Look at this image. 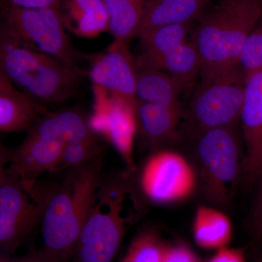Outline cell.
Returning <instances> with one entry per match:
<instances>
[{"instance_id":"cell-12","label":"cell","mask_w":262,"mask_h":262,"mask_svg":"<svg viewBox=\"0 0 262 262\" xmlns=\"http://www.w3.org/2000/svg\"><path fill=\"white\" fill-rule=\"evenodd\" d=\"M241 120L246 146L243 171L246 182L251 184L262 172V69L246 76Z\"/></svg>"},{"instance_id":"cell-13","label":"cell","mask_w":262,"mask_h":262,"mask_svg":"<svg viewBox=\"0 0 262 262\" xmlns=\"http://www.w3.org/2000/svg\"><path fill=\"white\" fill-rule=\"evenodd\" d=\"M65 145L28 135L13 151H2L1 160L24 179L37 181L42 173H51Z\"/></svg>"},{"instance_id":"cell-9","label":"cell","mask_w":262,"mask_h":262,"mask_svg":"<svg viewBox=\"0 0 262 262\" xmlns=\"http://www.w3.org/2000/svg\"><path fill=\"white\" fill-rule=\"evenodd\" d=\"M192 165L176 151H160L147 160L141 175V187L150 201L168 204L187 199L196 187Z\"/></svg>"},{"instance_id":"cell-7","label":"cell","mask_w":262,"mask_h":262,"mask_svg":"<svg viewBox=\"0 0 262 262\" xmlns=\"http://www.w3.org/2000/svg\"><path fill=\"white\" fill-rule=\"evenodd\" d=\"M246 75L236 67L211 77H201L191 102L193 121L201 132L234 126L241 120Z\"/></svg>"},{"instance_id":"cell-24","label":"cell","mask_w":262,"mask_h":262,"mask_svg":"<svg viewBox=\"0 0 262 262\" xmlns=\"http://www.w3.org/2000/svg\"><path fill=\"white\" fill-rule=\"evenodd\" d=\"M103 147L96 136L66 144L61 156L51 173H56L80 166L102 155Z\"/></svg>"},{"instance_id":"cell-10","label":"cell","mask_w":262,"mask_h":262,"mask_svg":"<svg viewBox=\"0 0 262 262\" xmlns=\"http://www.w3.org/2000/svg\"><path fill=\"white\" fill-rule=\"evenodd\" d=\"M94 87L98 99L89 120L90 128L95 135L103 136L111 143L131 169L134 166V136L137 131L136 106Z\"/></svg>"},{"instance_id":"cell-23","label":"cell","mask_w":262,"mask_h":262,"mask_svg":"<svg viewBox=\"0 0 262 262\" xmlns=\"http://www.w3.org/2000/svg\"><path fill=\"white\" fill-rule=\"evenodd\" d=\"M153 70L170 76L184 89L192 84L198 75H201V56L191 40L167 55Z\"/></svg>"},{"instance_id":"cell-26","label":"cell","mask_w":262,"mask_h":262,"mask_svg":"<svg viewBox=\"0 0 262 262\" xmlns=\"http://www.w3.org/2000/svg\"><path fill=\"white\" fill-rule=\"evenodd\" d=\"M258 2L261 6V16L248 37L239 62V67L246 76L262 69V0Z\"/></svg>"},{"instance_id":"cell-22","label":"cell","mask_w":262,"mask_h":262,"mask_svg":"<svg viewBox=\"0 0 262 262\" xmlns=\"http://www.w3.org/2000/svg\"><path fill=\"white\" fill-rule=\"evenodd\" d=\"M114 40L130 42L136 37L144 15L146 0H103Z\"/></svg>"},{"instance_id":"cell-33","label":"cell","mask_w":262,"mask_h":262,"mask_svg":"<svg viewBox=\"0 0 262 262\" xmlns=\"http://www.w3.org/2000/svg\"><path fill=\"white\" fill-rule=\"evenodd\" d=\"M207 1H208V0H207Z\"/></svg>"},{"instance_id":"cell-14","label":"cell","mask_w":262,"mask_h":262,"mask_svg":"<svg viewBox=\"0 0 262 262\" xmlns=\"http://www.w3.org/2000/svg\"><path fill=\"white\" fill-rule=\"evenodd\" d=\"M44 106L21 92L0 72V131H29L41 117L48 114Z\"/></svg>"},{"instance_id":"cell-32","label":"cell","mask_w":262,"mask_h":262,"mask_svg":"<svg viewBox=\"0 0 262 262\" xmlns=\"http://www.w3.org/2000/svg\"><path fill=\"white\" fill-rule=\"evenodd\" d=\"M254 262H262V256L258 257Z\"/></svg>"},{"instance_id":"cell-4","label":"cell","mask_w":262,"mask_h":262,"mask_svg":"<svg viewBox=\"0 0 262 262\" xmlns=\"http://www.w3.org/2000/svg\"><path fill=\"white\" fill-rule=\"evenodd\" d=\"M0 72L35 101L60 103L75 94L83 72L1 30Z\"/></svg>"},{"instance_id":"cell-6","label":"cell","mask_w":262,"mask_h":262,"mask_svg":"<svg viewBox=\"0 0 262 262\" xmlns=\"http://www.w3.org/2000/svg\"><path fill=\"white\" fill-rule=\"evenodd\" d=\"M234 127L202 131L196 146L205 194L221 204L233 195L243 168L239 139Z\"/></svg>"},{"instance_id":"cell-16","label":"cell","mask_w":262,"mask_h":262,"mask_svg":"<svg viewBox=\"0 0 262 262\" xmlns=\"http://www.w3.org/2000/svg\"><path fill=\"white\" fill-rule=\"evenodd\" d=\"M207 0H149L136 37L159 27L174 24H190L203 13Z\"/></svg>"},{"instance_id":"cell-27","label":"cell","mask_w":262,"mask_h":262,"mask_svg":"<svg viewBox=\"0 0 262 262\" xmlns=\"http://www.w3.org/2000/svg\"><path fill=\"white\" fill-rule=\"evenodd\" d=\"M257 192L249 219L250 232L256 239L262 238V172L258 178Z\"/></svg>"},{"instance_id":"cell-25","label":"cell","mask_w":262,"mask_h":262,"mask_svg":"<svg viewBox=\"0 0 262 262\" xmlns=\"http://www.w3.org/2000/svg\"><path fill=\"white\" fill-rule=\"evenodd\" d=\"M169 246L155 232H143L132 241L120 262H163Z\"/></svg>"},{"instance_id":"cell-29","label":"cell","mask_w":262,"mask_h":262,"mask_svg":"<svg viewBox=\"0 0 262 262\" xmlns=\"http://www.w3.org/2000/svg\"><path fill=\"white\" fill-rule=\"evenodd\" d=\"M7 5L27 8V9H41V8H60L62 0H5Z\"/></svg>"},{"instance_id":"cell-31","label":"cell","mask_w":262,"mask_h":262,"mask_svg":"<svg viewBox=\"0 0 262 262\" xmlns=\"http://www.w3.org/2000/svg\"><path fill=\"white\" fill-rule=\"evenodd\" d=\"M1 262H58L52 258L44 251L33 252L22 257L11 259L10 257H1Z\"/></svg>"},{"instance_id":"cell-20","label":"cell","mask_w":262,"mask_h":262,"mask_svg":"<svg viewBox=\"0 0 262 262\" xmlns=\"http://www.w3.org/2000/svg\"><path fill=\"white\" fill-rule=\"evenodd\" d=\"M232 234V224L225 213L211 207H198L193 223V235L198 246L206 249L227 247Z\"/></svg>"},{"instance_id":"cell-30","label":"cell","mask_w":262,"mask_h":262,"mask_svg":"<svg viewBox=\"0 0 262 262\" xmlns=\"http://www.w3.org/2000/svg\"><path fill=\"white\" fill-rule=\"evenodd\" d=\"M208 262H245L244 251L227 247L220 248Z\"/></svg>"},{"instance_id":"cell-5","label":"cell","mask_w":262,"mask_h":262,"mask_svg":"<svg viewBox=\"0 0 262 262\" xmlns=\"http://www.w3.org/2000/svg\"><path fill=\"white\" fill-rule=\"evenodd\" d=\"M56 186L28 180L1 160L0 248L10 257L39 222Z\"/></svg>"},{"instance_id":"cell-19","label":"cell","mask_w":262,"mask_h":262,"mask_svg":"<svg viewBox=\"0 0 262 262\" xmlns=\"http://www.w3.org/2000/svg\"><path fill=\"white\" fill-rule=\"evenodd\" d=\"M189 24L165 26L141 36V53L136 59L138 67L153 70L167 55L187 42Z\"/></svg>"},{"instance_id":"cell-21","label":"cell","mask_w":262,"mask_h":262,"mask_svg":"<svg viewBox=\"0 0 262 262\" xmlns=\"http://www.w3.org/2000/svg\"><path fill=\"white\" fill-rule=\"evenodd\" d=\"M182 86L170 76L158 70L138 67L136 97L144 102L180 106Z\"/></svg>"},{"instance_id":"cell-11","label":"cell","mask_w":262,"mask_h":262,"mask_svg":"<svg viewBox=\"0 0 262 262\" xmlns=\"http://www.w3.org/2000/svg\"><path fill=\"white\" fill-rule=\"evenodd\" d=\"M138 65L129 42L114 40L107 51L94 58L89 75L94 86L136 106Z\"/></svg>"},{"instance_id":"cell-18","label":"cell","mask_w":262,"mask_h":262,"mask_svg":"<svg viewBox=\"0 0 262 262\" xmlns=\"http://www.w3.org/2000/svg\"><path fill=\"white\" fill-rule=\"evenodd\" d=\"M182 115V106L155 104L139 100L136 101L137 130L151 144H160L172 137Z\"/></svg>"},{"instance_id":"cell-15","label":"cell","mask_w":262,"mask_h":262,"mask_svg":"<svg viewBox=\"0 0 262 262\" xmlns=\"http://www.w3.org/2000/svg\"><path fill=\"white\" fill-rule=\"evenodd\" d=\"M60 11L66 29L77 37L95 38L108 32L110 17L103 0H62Z\"/></svg>"},{"instance_id":"cell-1","label":"cell","mask_w":262,"mask_h":262,"mask_svg":"<svg viewBox=\"0 0 262 262\" xmlns=\"http://www.w3.org/2000/svg\"><path fill=\"white\" fill-rule=\"evenodd\" d=\"M103 155L69 170L56 185L43 216L42 251L58 262L73 257L81 230L102 182Z\"/></svg>"},{"instance_id":"cell-8","label":"cell","mask_w":262,"mask_h":262,"mask_svg":"<svg viewBox=\"0 0 262 262\" xmlns=\"http://www.w3.org/2000/svg\"><path fill=\"white\" fill-rule=\"evenodd\" d=\"M1 30L35 49L75 65L76 53L65 31L60 8L27 9L5 5Z\"/></svg>"},{"instance_id":"cell-3","label":"cell","mask_w":262,"mask_h":262,"mask_svg":"<svg viewBox=\"0 0 262 262\" xmlns=\"http://www.w3.org/2000/svg\"><path fill=\"white\" fill-rule=\"evenodd\" d=\"M258 0H222L202 15L192 41L201 60V77L238 67L250 34L261 16Z\"/></svg>"},{"instance_id":"cell-28","label":"cell","mask_w":262,"mask_h":262,"mask_svg":"<svg viewBox=\"0 0 262 262\" xmlns=\"http://www.w3.org/2000/svg\"><path fill=\"white\" fill-rule=\"evenodd\" d=\"M163 262H198L192 251L184 245L169 246Z\"/></svg>"},{"instance_id":"cell-17","label":"cell","mask_w":262,"mask_h":262,"mask_svg":"<svg viewBox=\"0 0 262 262\" xmlns=\"http://www.w3.org/2000/svg\"><path fill=\"white\" fill-rule=\"evenodd\" d=\"M29 135L67 144L84 140L94 134L80 112L67 110L46 114L29 131Z\"/></svg>"},{"instance_id":"cell-2","label":"cell","mask_w":262,"mask_h":262,"mask_svg":"<svg viewBox=\"0 0 262 262\" xmlns=\"http://www.w3.org/2000/svg\"><path fill=\"white\" fill-rule=\"evenodd\" d=\"M139 205L125 174L102 180L81 230L73 262H113Z\"/></svg>"}]
</instances>
